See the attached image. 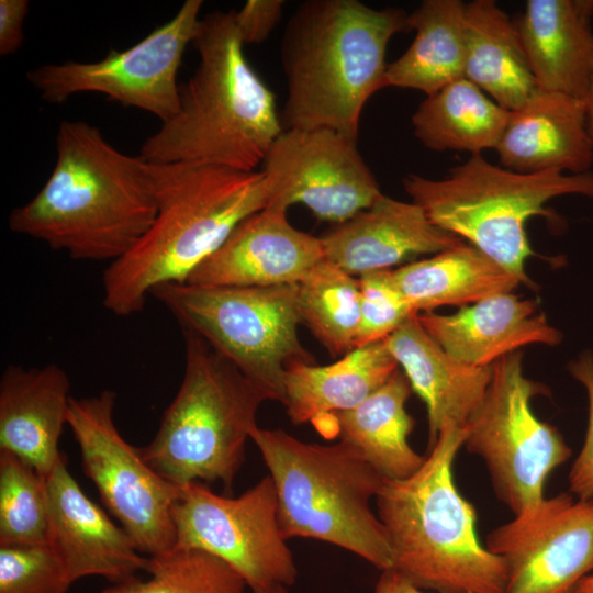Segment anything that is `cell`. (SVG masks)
Segmentation results:
<instances>
[{
  "instance_id": "1",
  "label": "cell",
  "mask_w": 593,
  "mask_h": 593,
  "mask_svg": "<svg viewBox=\"0 0 593 593\" xmlns=\"http://www.w3.org/2000/svg\"><path fill=\"white\" fill-rule=\"evenodd\" d=\"M54 168L35 197L9 216L12 232L75 260L109 261L131 251L153 225L152 165L125 154L85 121H63Z\"/></svg>"
},
{
  "instance_id": "2",
  "label": "cell",
  "mask_w": 593,
  "mask_h": 593,
  "mask_svg": "<svg viewBox=\"0 0 593 593\" xmlns=\"http://www.w3.org/2000/svg\"><path fill=\"white\" fill-rule=\"evenodd\" d=\"M199 64L179 86V108L143 143L149 164H203L256 171L284 127L272 91L246 59L234 11L201 18Z\"/></svg>"
},
{
  "instance_id": "3",
  "label": "cell",
  "mask_w": 593,
  "mask_h": 593,
  "mask_svg": "<svg viewBox=\"0 0 593 593\" xmlns=\"http://www.w3.org/2000/svg\"><path fill=\"white\" fill-rule=\"evenodd\" d=\"M407 14L358 0L299 4L280 45L287 85L284 130L331 128L358 138L366 103L385 88L388 44L409 30Z\"/></svg>"
},
{
  "instance_id": "4",
  "label": "cell",
  "mask_w": 593,
  "mask_h": 593,
  "mask_svg": "<svg viewBox=\"0 0 593 593\" xmlns=\"http://www.w3.org/2000/svg\"><path fill=\"white\" fill-rule=\"evenodd\" d=\"M158 210L137 245L102 275L103 305L116 316L143 311L150 292L186 283L236 225L268 204L261 170L150 164Z\"/></svg>"
},
{
  "instance_id": "5",
  "label": "cell",
  "mask_w": 593,
  "mask_h": 593,
  "mask_svg": "<svg viewBox=\"0 0 593 593\" xmlns=\"http://www.w3.org/2000/svg\"><path fill=\"white\" fill-rule=\"evenodd\" d=\"M467 428L445 426L422 467L384 480L376 497L392 557L391 569L436 593H506V568L477 533L474 506L454 481Z\"/></svg>"
},
{
  "instance_id": "6",
  "label": "cell",
  "mask_w": 593,
  "mask_h": 593,
  "mask_svg": "<svg viewBox=\"0 0 593 593\" xmlns=\"http://www.w3.org/2000/svg\"><path fill=\"white\" fill-rule=\"evenodd\" d=\"M255 443L277 492L283 537L312 538L391 569L384 527L371 508L384 478L349 444L305 443L281 428L256 426Z\"/></svg>"
},
{
  "instance_id": "7",
  "label": "cell",
  "mask_w": 593,
  "mask_h": 593,
  "mask_svg": "<svg viewBox=\"0 0 593 593\" xmlns=\"http://www.w3.org/2000/svg\"><path fill=\"white\" fill-rule=\"evenodd\" d=\"M184 373L152 441L139 448L159 475L182 488L220 482L230 493L257 426L266 389L245 377L201 336L182 329Z\"/></svg>"
},
{
  "instance_id": "8",
  "label": "cell",
  "mask_w": 593,
  "mask_h": 593,
  "mask_svg": "<svg viewBox=\"0 0 593 593\" xmlns=\"http://www.w3.org/2000/svg\"><path fill=\"white\" fill-rule=\"evenodd\" d=\"M412 202L437 226L469 242L521 283L533 286L525 262L534 255L526 233L533 216L553 217L547 202L560 195L593 199V171L523 174L471 155L446 178L409 174L402 180Z\"/></svg>"
},
{
  "instance_id": "9",
  "label": "cell",
  "mask_w": 593,
  "mask_h": 593,
  "mask_svg": "<svg viewBox=\"0 0 593 593\" xmlns=\"http://www.w3.org/2000/svg\"><path fill=\"white\" fill-rule=\"evenodd\" d=\"M157 299L182 329L201 336L245 377L282 404L284 376L295 363H315L301 344L296 284L204 287L169 283Z\"/></svg>"
},
{
  "instance_id": "10",
  "label": "cell",
  "mask_w": 593,
  "mask_h": 593,
  "mask_svg": "<svg viewBox=\"0 0 593 593\" xmlns=\"http://www.w3.org/2000/svg\"><path fill=\"white\" fill-rule=\"evenodd\" d=\"M522 356L514 351L492 363L484 400L463 444L484 461L497 499L514 515L545 499L548 477L571 456L559 430L532 410V399L545 387L524 376Z\"/></svg>"
},
{
  "instance_id": "11",
  "label": "cell",
  "mask_w": 593,
  "mask_h": 593,
  "mask_svg": "<svg viewBox=\"0 0 593 593\" xmlns=\"http://www.w3.org/2000/svg\"><path fill=\"white\" fill-rule=\"evenodd\" d=\"M116 394L72 399L67 415L85 474L141 553L159 556L175 548L172 506L181 488L159 475L120 434L114 423Z\"/></svg>"
},
{
  "instance_id": "12",
  "label": "cell",
  "mask_w": 593,
  "mask_h": 593,
  "mask_svg": "<svg viewBox=\"0 0 593 593\" xmlns=\"http://www.w3.org/2000/svg\"><path fill=\"white\" fill-rule=\"evenodd\" d=\"M175 548L205 551L233 568L251 592L290 586L298 568L278 521L270 475L237 497L219 495L201 482L181 488L172 506Z\"/></svg>"
},
{
  "instance_id": "13",
  "label": "cell",
  "mask_w": 593,
  "mask_h": 593,
  "mask_svg": "<svg viewBox=\"0 0 593 593\" xmlns=\"http://www.w3.org/2000/svg\"><path fill=\"white\" fill-rule=\"evenodd\" d=\"M202 5V0L184 1L164 25L98 61L47 64L29 71L27 79L48 103L59 104L82 92L101 93L168 121L179 108L177 74L195 36Z\"/></svg>"
},
{
  "instance_id": "14",
  "label": "cell",
  "mask_w": 593,
  "mask_h": 593,
  "mask_svg": "<svg viewBox=\"0 0 593 593\" xmlns=\"http://www.w3.org/2000/svg\"><path fill=\"white\" fill-rule=\"evenodd\" d=\"M261 171L268 204L288 210L304 204L317 219L340 224L369 208L379 183L354 138L331 128H286Z\"/></svg>"
},
{
  "instance_id": "15",
  "label": "cell",
  "mask_w": 593,
  "mask_h": 593,
  "mask_svg": "<svg viewBox=\"0 0 593 593\" xmlns=\"http://www.w3.org/2000/svg\"><path fill=\"white\" fill-rule=\"evenodd\" d=\"M506 568V593H574L593 571V500L545 497L486 536Z\"/></svg>"
},
{
  "instance_id": "16",
  "label": "cell",
  "mask_w": 593,
  "mask_h": 593,
  "mask_svg": "<svg viewBox=\"0 0 593 593\" xmlns=\"http://www.w3.org/2000/svg\"><path fill=\"white\" fill-rule=\"evenodd\" d=\"M288 210L266 206L240 221L189 277L204 287L298 284L324 259L321 237L295 228Z\"/></svg>"
},
{
  "instance_id": "17",
  "label": "cell",
  "mask_w": 593,
  "mask_h": 593,
  "mask_svg": "<svg viewBox=\"0 0 593 593\" xmlns=\"http://www.w3.org/2000/svg\"><path fill=\"white\" fill-rule=\"evenodd\" d=\"M49 545L64 563L69 580L101 575L121 582L145 570L131 536L80 489L61 454L46 478Z\"/></svg>"
},
{
  "instance_id": "18",
  "label": "cell",
  "mask_w": 593,
  "mask_h": 593,
  "mask_svg": "<svg viewBox=\"0 0 593 593\" xmlns=\"http://www.w3.org/2000/svg\"><path fill=\"white\" fill-rule=\"evenodd\" d=\"M321 242L324 258L355 277L463 243L435 225L416 203L383 193L369 208L337 224Z\"/></svg>"
},
{
  "instance_id": "19",
  "label": "cell",
  "mask_w": 593,
  "mask_h": 593,
  "mask_svg": "<svg viewBox=\"0 0 593 593\" xmlns=\"http://www.w3.org/2000/svg\"><path fill=\"white\" fill-rule=\"evenodd\" d=\"M427 334L452 358L474 367L530 344L558 345L561 333L538 312L535 300L512 292L499 293L462 306L449 315L419 313Z\"/></svg>"
},
{
  "instance_id": "20",
  "label": "cell",
  "mask_w": 593,
  "mask_h": 593,
  "mask_svg": "<svg viewBox=\"0 0 593 593\" xmlns=\"http://www.w3.org/2000/svg\"><path fill=\"white\" fill-rule=\"evenodd\" d=\"M495 150L502 167L517 172L590 171L593 145L584 101L538 90L511 112Z\"/></svg>"
},
{
  "instance_id": "21",
  "label": "cell",
  "mask_w": 593,
  "mask_h": 593,
  "mask_svg": "<svg viewBox=\"0 0 593 593\" xmlns=\"http://www.w3.org/2000/svg\"><path fill=\"white\" fill-rule=\"evenodd\" d=\"M69 391L68 374L57 365H9L0 380V451L15 455L46 479L63 454L58 444Z\"/></svg>"
},
{
  "instance_id": "22",
  "label": "cell",
  "mask_w": 593,
  "mask_h": 593,
  "mask_svg": "<svg viewBox=\"0 0 593 593\" xmlns=\"http://www.w3.org/2000/svg\"><path fill=\"white\" fill-rule=\"evenodd\" d=\"M514 22L538 90L585 101L593 80V0H527Z\"/></svg>"
},
{
  "instance_id": "23",
  "label": "cell",
  "mask_w": 593,
  "mask_h": 593,
  "mask_svg": "<svg viewBox=\"0 0 593 593\" xmlns=\"http://www.w3.org/2000/svg\"><path fill=\"white\" fill-rule=\"evenodd\" d=\"M384 340L426 406L427 450L445 426L467 428L484 400L492 365L474 367L452 358L427 334L417 315Z\"/></svg>"
},
{
  "instance_id": "24",
  "label": "cell",
  "mask_w": 593,
  "mask_h": 593,
  "mask_svg": "<svg viewBox=\"0 0 593 593\" xmlns=\"http://www.w3.org/2000/svg\"><path fill=\"white\" fill-rule=\"evenodd\" d=\"M398 367L385 340L356 347L331 365L295 363L286 371L282 405L293 424L318 429L335 413L360 404Z\"/></svg>"
},
{
  "instance_id": "25",
  "label": "cell",
  "mask_w": 593,
  "mask_h": 593,
  "mask_svg": "<svg viewBox=\"0 0 593 593\" xmlns=\"http://www.w3.org/2000/svg\"><path fill=\"white\" fill-rule=\"evenodd\" d=\"M412 388L399 369L357 406L335 413L318 430L339 435L385 480H401L415 473L425 456L409 444L414 421L405 404Z\"/></svg>"
},
{
  "instance_id": "26",
  "label": "cell",
  "mask_w": 593,
  "mask_h": 593,
  "mask_svg": "<svg viewBox=\"0 0 593 593\" xmlns=\"http://www.w3.org/2000/svg\"><path fill=\"white\" fill-rule=\"evenodd\" d=\"M465 46V78L505 110L538 91L515 22L494 0L466 3Z\"/></svg>"
},
{
  "instance_id": "27",
  "label": "cell",
  "mask_w": 593,
  "mask_h": 593,
  "mask_svg": "<svg viewBox=\"0 0 593 593\" xmlns=\"http://www.w3.org/2000/svg\"><path fill=\"white\" fill-rule=\"evenodd\" d=\"M394 286L419 314L445 305H468L512 292L521 281L470 244L391 269Z\"/></svg>"
},
{
  "instance_id": "28",
  "label": "cell",
  "mask_w": 593,
  "mask_h": 593,
  "mask_svg": "<svg viewBox=\"0 0 593 593\" xmlns=\"http://www.w3.org/2000/svg\"><path fill=\"white\" fill-rule=\"evenodd\" d=\"M465 10L460 0H424L407 14L415 31L410 47L385 71V88L414 89L430 96L465 78Z\"/></svg>"
},
{
  "instance_id": "29",
  "label": "cell",
  "mask_w": 593,
  "mask_h": 593,
  "mask_svg": "<svg viewBox=\"0 0 593 593\" xmlns=\"http://www.w3.org/2000/svg\"><path fill=\"white\" fill-rule=\"evenodd\" d=\"M505 110L467 78L426 96L412 115L415 137L435 152L471 155L496 147L508 123Z\"/></svg>"
},
{
  "instance_id": "30",
  "label": "cell",
  "mask_w": 593,
  "mask_h": 593,
  "mask_svg": "<svg viewBox=\"0 0 593 593\" xmlns=\"http://www.w3.org/2000/svg\"><path fill=\"white\" fill-rule=\"evenodd\" d=\"M296 289L301 324L333 357L353 350L360 320L359 278L324 258Z\"/></svg>"
},
{
  "instance_id": "31",
  "label": "cell",
  "mask_w": 593,
  "mask_h": 593,
  "mask_svg": "<svg viewBox=\"0 0 593 593\" xmlns=\"http://www.w3.org/2000/svg\"><path fill=\"white\" fill-rule=\"evenodd\" d=\"M149 578L133 577L100 593H245V580L221 559L198 549L174 548L147 557Z\"/></svg>"
},
{
  "instance_id": "32",
  "label": "cell",
  "mask_w": 593,
  "mask_h": 593,
  "mask_svg": "<svg viewBox=\"0 0 593 593\" xmlns=\"http://www.w3.org/2000/svg\"><path fill=\"white\" fill-rule=\"evenodd\" d=\"M48 544L46 479L15 455L0 451V546Z\"/></svg>"
},
{
  "instance_id": "33",
  "label": "cell",
  "mask_w": 593,
  "mask_h": 593,
  "mask_svg": "<svg viewBox=\"0 0 593 593\" xmlns=\"http://www.w3.org/2000/svg\"><path fill=\"white\" fill-rule=\"evenodd\" d=\"M70 584L49 544L0 546V593H67Z\"/></svg>"
},
{
  "instance_id": "34",
  "label": "cell",
  "mask_w": 593,
  "mask_h": 593,
  "mask_svg": "<svg viewBox=\"0 0 593 593\" xmlns=\"http://www.w3.org/2000/svg\"><path fill=\"white\" fill-rule=\"evenodd\" d=\"M359 278L360 320L355 348L387 339L418 313L394 286L391 269Z\"/></svg>"
},
{
  "instance_id": "35",
  "label": "cell",
  "mask_w": 593,
  "mask_h": 593,
  "mask_svg": "<svg viewBox=\"0 0 593 593\" xmlns=\"http://www.w3.org/2000/svg\"><path fill=\"white\" fill-rule=\"evenodd\" d=\"M569 371L584 387L589 403L585 438L569 472V492L580 500H593V354H580L570 362Z\"/></svg>"
},
{
  "instance_id": "36",
  "label": "cell",
  "mask_w": 593,
  "mask_h": 593,
  "mask_svg": "<svg viewBox=\"0 0 593 593\" xmlns=\"http://www.w3.org/2000/svg\"><path fill=\"white\" fill-rule=\"evenodd\" d=\"M282 0H248L234 19L244 44L265 42L282 16Z\"/></svg>"
},
{
  "instance_id": "37",
  "label": "cell",
  "mask_w": 593,
  "mask_h": 593,
  "mask_svg": "<svg viewBox=\"0 0 593 593\" xmlns=\"http://www.w3.org/2000/svg\"><path fill=\"white\" fill-rule=\"evenodd\" d=\"M30 3L27 0H0V55L15 53L24 40L23 23Z\"/></svg>"
},
{
  "instance_id": "38",
  "label": "cell",
  "mask_w": 593,
  "mask_h": 593,
  "mask_svg": "<svg viewBox=\"0 0 593 593\" xmlns=\"http://www.w3.org/2000/svg\"><path fill=\"white\" fill-rule=\"evenodd\" d=\"M373 593H428L401 577L392 569L381 571Z\"/></svg>"
},
{
  "instance_id": "39",
  "label": "cell",
  "mask_w": 593,
  "mask_h": 593,
  "mask_svg": "<svg viewBox=\"0 0 593 593\" xmlns=\"http://www.w3.org/2000/svg\"><path fill=\"white\" fill-rule=\"evenodd\" d=\"M585 113L589 134L593 145V80L585 98Z\"/></svg>"
},
{
  "instance_id": "40",
  "label": "cell",
  "mask_w": 593,
  "mask_h": 593,
  "mask_svg": "<svg viewBox=\"0 0 593 593\" xmlns=\"http://www.w3.org/2000/svg\"><path fill=\"white\" fill-rule=\"evenodd\" d=\"M574 593H593V573L584 577L578 583Z\"/></svg>"
},
{
  "instance_id": "41",
  "label": "cell",
  "mask_w": 593,
  "mask_h": 593,
  "mask_svg": "<svg viewBox=\"0 0 593 593\" xmlns=\"http://www.w3.org/2000/svg\"><path fill=\"white\" fill-rule=\"evenodd\" d=\"M253 593H289V591L287 586L276 585V586H270V588L262 589L259 591H255Z\"/></svg>"
}]
</instances>
